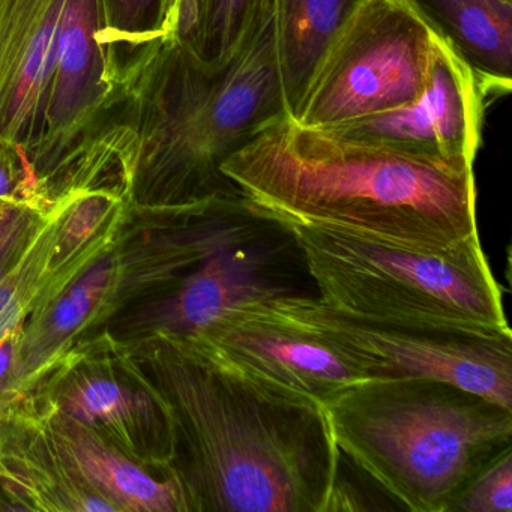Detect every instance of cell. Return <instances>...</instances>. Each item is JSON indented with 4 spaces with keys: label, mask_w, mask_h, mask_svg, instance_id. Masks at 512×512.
<instances>
[{
    "label": "cell",
    "mask_w": 512,
    "mask_h": 512,
    "mask_svg": "<svg viewBox=\"0 0 512 512\" xmlns=\"http://www.w3.org/2000/svg\"><path fill=\"white\" fill-rule=\"evenodd\" d=\"M436 37L404 0H362L329 47L293 121L332 128L416 100Z\"/></svg>",
    "instance_id": "8"
},
{
    "label": "cell",
    "mask_w": 512,
    "mask_h": 512,
    "mask_svg": "<svg viewBox=\"0 0 512 512\" xmlns=\"http://www.w3.org/2000/svg\"><path fill=\"white\" fill-rule=\"evenodd\" d=\"M106 5L122 53L137 49L160 31L164 0H106Z\"/></svg>",
    "instance_id": "19"
},
{
    "label": "cell",
    "mask_w": 512,
    "mask_h": 512,
    "mask_svg": "<svg viewBox=\"0 0 512 512\" xmlns=\"http://www.w3.org/2000/svg\"><path fill=\"white\" fill-rule=\"evenodd\" d=\"M275 8V0H164L157 35L175 38L208 65L227 64Z\"/></svg>",
    "instance_id": "16"
},
{
    "label": "cell",
    "mask_w": 512,
    "mask_h": 512,
    "mask_svg": "<svg viewBox=\"0 0 512 512\" xmlns=\"http://www.w3.org/2000/svg\"><path fill=\"white\" fill-rule=\"evenodd\" d=\"M488 98L512 88V0H404Z\"/></svg>",
    "instance_id": "14"
},
{
    "label": "cell",
    "mask_w": 512,
    "mask_h": 512,
    "mask_svg": "<svg viewBox=\"0 0 512 512\" xmlns=\"http://www.w3.org/2000/svg\"><path fill=\"white\" fill-rule=\"evenodd\" d=\"M124 125L134 137L128 199L137 208L238 196L223 164L286 113L275 8L227 64L169 35L124 55Z\"/></svg>",
    "instance_id": "4"
},
{
    "label": "cell",
    "mask_w": 512,
    "mask_h": 512,
    "mask_svg": "<svg viewBox=\"0 0 512 512\" xmlns=\"http://www.w3.org/2000/svg\"><path fill=\"white\" fill-rule=\"evenodd\" d=\"M52 211L22 200H0V283L28 253Z\"/></svg>",
    "instance_id": "17"
},
{
    "label": "cell",
    "mask_w": 512,
    "mask_h": 512,
    "mask_svg": "<svg viewBox=\"0 0 512 512\" xmlns=\"http://www.w3.org/2000/svg\"><path fill=\"white\" fill-rule=\"evenodd\" d=\"M302 274L307 265L289 227L251 202L205 259L127 320L128 332L196 335L230 308L305 295Z\"/></svg>",
    "instance_id": "9"
},
{
    "label": "cell",
    "mask_w": 512,
    "mask_h": 512,
    "mask_svg": "<svg viewBox=\"0 0 512 512\" xmlns=\"http://www.w3.org/2000/svg\"><path fill=\"white\" fill-rule=\"evenodd\" d=\"M199 337L254 376L325 406L370 374L263 302L230 308Z\"/></svg>",
    "instance_id": "11"
},
{
    "label": "cell",
    "mask_w": 512,
    "mask_h": 512,
    "mask_svg": "<svg viewBox=\"0 0 512 512\" xmlns=\"http://www.w3.org/2000/svg\"><path fill=\"white\" fill-rule=\"evenodd\" d=\"M512 511V451L500 455L478 473L449 512H511Z\"/></svg>",
    "instance_id": "18"
},
{
    "label": "cell",
    "mask_w": 512,
    "mask_h": 512,
    "mask_svg": "<svg viewBox=\"0 0 512 512\" xmlns=\"http://www.w3.org/2000/svg\"><path fill=\"white\" fill-rule=\"evenodd\" d=\"M106 0H0V149L53 203L107 184L130 143Z\"/></svg>",
    "instance_id": "3"
},
{
    "label": "cell",
    "mask_w": 512,
    "mask_h": 512,
    "mask_svg": "<svg viewBox=\"0 0 512 512\" xmlns=\"http://www.w3.org/2000/svg\"><path fill=\"white\" fill-rule=\"evenodd\" d=\"M362 0H275L278 70L295 118L329 47Z\"/></svg>",
    "instance_id": "15"
},
{
    "label": "cell",
    "mask_w": 512,
    "mask_h": 512,
    "mask_svg": "<svg viewBox=\"0 0 512 512\" xmlns=\"http://www.w3.org/2000/svg\"><path fill=\"white\" fill-rule=\"evenodd\" d=\"M317 296L353 313L511 334L503 292L479 236L445 251H419L287 226Z\"/></svg>",
    "instance_id": "6"
},
{
    "label": "cell",
    "mask_w": 512,
    "mask_h": 512,
    "mask_svg": "<svg viewBox=\"0 0 512 512\" xmlns=\"http://www.w3.org/2000/svg\"><path fill=\"white\" fill-rule=\"evenodd\" d=\"M166 407L170 470L190 512L343 509L325 407L230 361L199 335H149L122 353Z\"/></svg>",
    "instance_id": "1"
},
{
    "label": "cell",
    "mask_w": 512,
    "mask_h": 512,
    "mask_svg": "<svg viewBox=\"0 0 512 512\" xmlns=\"http://www.w3.org/2000/svg\"><path fill=\"white\" fill-rule=\"evenodd\" d=\"M127 377L109 359L67 353L43 380L44 406L67 413L145 467L173 475V433L166 407L136 368L119 355Z\"/></svg>",
    "instance_id": "10"
},
{
    "label": "cell",
    "mask_w": 512,
    "mask_h": 512,
    "mask_svg": "<svg viewBox=\"0 0 512 512\" xmlns=\"http://www.w3.org/2000/svg\"><path fill=\"white\" fill-rule=\"evenodd\" d=\"M263 304L347 356L371 379L433 377L512 409V334L353 313L308 293Z\"/></svg>",
    "instance_id": "7"
},
{
    "label": "cell",
    "mask_w": 512,
    "mask_h": 512,
    "mask_svg": "<svg viewBox=\"0 0 512 512\" xmlns=\"http://www.w3.org/2000/svg\"><path fill=\"white\" fill-rule=\"evenodd\" d=\"M487 101L469 68L436 38L430 79L416 100L323 130L413 154L475 164Z\"/></svg>",
    "instance_id": "12"
},
{
    "label": "cell",
    "mask_w": 512,
    "mask_h": 512,
    "mask_svg": "<svg viewBox=\"0 0 512 512\" xmlns=\"http://www.w3.org/2000/svg\"><path fill=\"white\" fill-rule=\"evenodd\" d=\"M26 412L59 466L113 511L190 512L175 475L155 478L94 428L61 410L41 404Z\"/></svg>",
    "instance_id": "13"
},
{
    "label": "cell",
    "mask_w": 512,
    "mask_h": 512,
    "mask_svg": "<svg viewBox=\"0 0 512 512\" xmlns=\"http://www.w3.org/2000/svg\"><path fill=\"white\" fill-rule=\"evenodd\" d=\"M323 407L341 454L409 511L449 512L512 451V409L446 380H362Z\"/></svg>",
    "instance_id": "5"
},
{
    "label": "cell",
    "mask_w": 512,
    "mask_h": 512,
    "mask_svg": "<svg viewBox=\"0 0 512 512\" xmlns=\"http://www.w3.org/2000/svg\"><path fill=\"white\" fill-rule=\"evenodd\" d=\"M223 173L286 226L419 251L478 236L473 164L302 127L286 113L233 154Z\"/></svg>",
    "instance_id": "2"
}]
</instances>
